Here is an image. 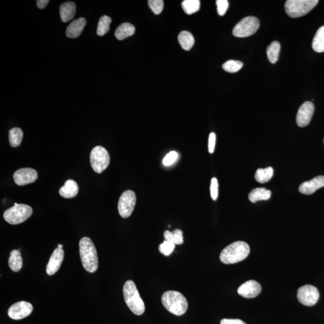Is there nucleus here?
Instances as JSON below:
<instances>
[{"label": "nucleus", "instance_id": "obj_38", "mask_svg": "<svg viewBox=\"0 0 324 324\" xmlns=\"http://www.w3.org/2000/svg\"><path fill=\"white\" fill-rule=\"evenodd\" d=\"M221 324H246L243 321L238 319H224L221 320Z\"/></svg>", "mask_w": 324, "mask_h": 324}, {"label": "nucleus", "instance_id": "obj_41", "mask_svg": "<svg viewBox=\"0 0 324 324\" xmlns=\"http://www.w3.org/2000/svg\"></svg>", "mask_w": 324, "mask_h": 324}, {"label": "nucleus", "instance_id": "obj_21", "mask_svg": "<svg viewBox=\"0 0 324 324\" xmlns=\"http://www.w3.org/2000/svg\"><path fill=\"white\" fill-rule=\"evenodd\" d=\"M271 195L270 190H267L264 187L256 188L251 191L248 195V199L250 202L255 203L257 201L268 200Z\"/></svg>", "mask_w": 324, "mask_h": 324}, {"label": "nucleus", "instance_id": "obj_10", "mask_svg": "<svg viewBox=\"0 0 324 324\" xmlns=\"http://www.w3.org/2000/svg\"><path fill=\"white\" fill-rule=\"evenodd\" d=\"M297 298L300 303L306 306H314L320 298V293L314 286L306 285L298 290Z\"/></svg>", "mask_w": 324, "mask_h": 324}, {"label": "nucleus", "instance_id": "obj_23", "mask_svg": "<svg viewBox=\"0 0 324 324\" xmlns=\"http://www.w3.org/2000/svg\"><path fill=\"white\" fill-rule=\"evenodd\" d=\"M22 259L21 254L18 250H13L11 251L8 265L11 270L14 272H18L22 267Z\"/></svg>", "mask_w": 324, "mask_h": 324}, {"label": "nucleus", "instance_id": "obj_28", "mask_svg": "<svg viewBox=\"0 0 324 324\" xmlns=\"http://www.w3.org/2000/svg\"><path fill=\"white\" fill-rule=\"evenodd\" d=\"M200 5L199 0H184L181 3L184 12L187 14L197 12L200 9Z\"/></svg>", "mask_w": 324, "mask_h": 324}, {"label": "nucleus", "instance_id": "obj_31", "mask_svg": "<svg viewBox=\"0 0 324 324\" xmlns=\"http://www.w3.org/2000/svg\"><path fill=\"white\" fill-rule=\"evenodd\" d=\"M243 63L240 61L230 60L225 62L222 65L223 69L224 71L230 73H236L243 68Z\"/></svg>", "mask_w": 324, "mask_h": 324}, {"label": "nucleus", "instance_id": "obj_33", "mask_svg": "<svg viewBox=\"0 0 324 324\" xmlns=\"http://www.w3.org/2000/svg\"><path fill=\"white\" fill-rule=\"evenodd\" d=\"M148 2L150 8L155 14H161L163 11L164 6L163 0H149Z\"/></svg>", "mask_w": 324, "mask_h": 324}, {"label": "nucleus", "instance_id": "obj_27", "mask_svg": "<svg viewBox=\"0 0 324 324\" xmlns=\"http://www.w3.org/2000/svg\"><path fill=\"white\" fill-rule=\"evenodd\" d=\"M280 45L278 42L274 41L269 45L267 49L268 60L272 64H275L279 59Z\"/></svg>", "mask_w": 324, "mask_h": 324}, {"label": "nucleus", "instance_id": "obj_2", "mask_svg": "<svg viewBox=\"0 0 324 324\" xmlns=\"http://www.w3.org/2000/svg\"><path fill=\"white\" fill-rule=\"evenodd\" d=\"M250 253V247L244 242H236L228 245L220 254L221 261L225 264H233L243 261Z\"/></svg>", "mask_w": 324, "mask_h": 324}, {"label": "nucleus", "instance_id": "obj_13", "mask_svg": "<svg viewBox=\"0 0 324 324\" xmlns=\"http://www.w3.org/2000/svg\"><path fill=\"white\" fill-rule=\"evenodd\" d=\"M38 175L36 170L32 168H22L16 170L13 174V179L18 186H25L33 183L37 180Z\"/></svg>", "mask_w": 324, "mask_h": 324}, {"label": "nucleus", "instance_id": "obj_14", "mask_svg": "<svg viewBox=\"0 0 324 324\" xmlns=\"http://www.w3.org/2000/svg\"><path fill=\"white\" fill-rule=\"evenodd\" d=\"M261 286L255 280H250L243 283L238 289V294L247 299L256 297L261 292Z\"/></svg>", "mask_w": 324, "mask_h": 324}, {"label": "nucleus", "instance_id": "obj_39", "mask_svg": "<svg viewBox=\"0 0 324 324\" xmlns=\"http://www.w3.org/2000/svg\"><path fill=\"white\" fill-rule=\"evenodd\" d=\"M49 2H50L49 0H37L36 1L37 7L40 9H43L48 5Z\"/></svg>", "mask_w": 324, "mask_h": 324}, {"label": "nucleus", "instance_id": "obj_15", "mask_svg": "<svg viewBox=\"0 0 324 324\" xmlns=\"http://www.w3.org/2000/svg\"><path fill=\"white\" fill-rule=\"evenodd\" d=\"M64 256H65V252L63 248L57 247L54 250L46 267V273L48 275L52 276L59 271L62 265Z\"/></svg>", "mask_w": 324, "mask_h": 324}, {"label": "nucleus", "instance_id": "obj_20", "mask_svg": "<svg viewBox=\"0 0 324 324\" xmlns=\"http://www.w3.org/2000/svg\"><path fill=\"white\" fill-rule=\"evenodd\" d=\"M135 33V28L130 23H123L118 27L115 32V36L119 40H124L131 37Z\"/></svg>", "mask_w": 324, "mask_h": 324}, {"label": "nucleus", "instance_id": "obj_36", "mask_svg": "<svg viewBox=\"0 0 324 324\" xmlns=\"http://www.w3.org/2000/svg\"><path fill=\"white\" fill-rule=\"evenodd\" d=\"M178 157V154L177 153L174 151L170 152L164 158L163 164L166 166L171 165L176 161Z\"/></svg>", "mask_w": 324, "mask_h": 324}, {"label": "nucleus", "instance_id": "obj_29", "mask_svg": "<svg viewBox=\"0 0 324 324\" xmlns=\"http://www.w3.org/2000/svg\"><path fill=\"white\" fill-rule=\"evenodd\" d=\"M23 138V132L19 127H14L9 131V142L11 147H17L20 146Z\"/></svg>", "mask_w": 324, "mask_h": 324}, {"label": "nucleus", "instance_id": "obj_40", "mask_svg": "<svg viewBox=\"0 0 324 324\" xmlns=\"http://www.w3.org/2000/svg\"><path fill=\"white\" fill-rule=\"evenodd\" d=\"M63 245L62 244H59L58 245V248H63Z\"/></svg>", "mask_w": 324, "mask_h": 324}, {"label": "nucleus", "instance_id": "obj_25", "mask_svg": "<svg viewBox=\"0 0 324 324\" xmlns=\"http://www.w3.org/2000/svg\"><path fill=\"white\" fill-rule=\"evenodd\" d=\"M163 236L166 241L171 242L175 245L182 244L184 242L183 232L180 230L176 229L172 232L165 231Z\"/></svg>", "mask_w": 324, "mask_h": 324}, {"label": "nucleus", "instance_id": "obj_37", "mask_svg": "<svg viewBox=\"0 0 324 324\" xmlns=\"http://www.w3.org/2000/svg\"><path fill=\"white\" fill-rule=\"evenodd\" d=\"M216 141V134L214 132L211 133L209 135V138H208V152H209L211 154H212V153H214V151H215Z\"/></svg>", "mask_w": 324, "mask_h": 324}, {"label": "nucleus", "instance_id": "obj_24", "mask_svg": "<svg viewBox=\"0 0 324 324\" xmlns=\"http://www.w3.org/2000/svg\"><path fill=\"white\" fill-rule=\"evenodd\" d=\"M312 48L317 53H324V25L321 27L315 34L313 42H312Z\"/></svg>", "mask_w": 324, "mask_h": 324}, {"label": "nucleus", "instance_id": "obj_18", "mask_svg": "<svg viewBox=\"0 0 324 324\" xmlns=\"http://www.w3.org/2000/svg\"><path fill=\"white\" fill-rule=\"evenodd\" d=\"M76 14V5L74 2H66L60 7L61 19L63 22L70 21Z\"/></svg>", "mask_w": 324, "mask_h": 324}, {"label": "nucleus", "instance_id": "obj_17", "mask_svg": "<svg viewBox=\"0 0 324 324\" xmlns=\"http://www.w3.org/2000/svg\"><path fill=\"white\" fill-rule=\"evenodd\" d=\"M86 24L85 18H80L72 22L66 29V34L69 38H77L80 36Z\"/></svg>", "mask_w": 324, "mask_h": 324}, {"label": "nucleus", "instance_id": "obj_22", "mask_svg": "<svg viewBox=\"0 0 324 324\" xmlns=\"http://www.w3.org/2000/svg\"><path fill=\"white\" fill-rule=\"evenodd\" d=\"M179 43L185 51H189L195 44V39L192 33L187 31H181L178 36Z\"/></svg>", "mask_w": 324, "mask_h": 324}, {"label": "nucleus", "instance_id": "obj_11", "mask_svg": "<svg viewBox=\"0 0 324 324\" xmlns=\"http://www.w3.org/2000/svg\"><path fill=\"white\" fill-rule=\"evenodd\" d=\"M33 310V306L31 303L22 301L10 306L8 309V315L11 319L19 320L28 317Z\"/></svg>", "mask_w": 324, "mask_h": 324}, {"label": "nucleus", "instance_id": "obj_35", "mask_svg": "<svg viewBox=\"0 0 324 324\" xmlns=\"http://www.w3.org/2000/svg\"><path fill=\"white\" fill-rule=\"evenodd\" d=\"M217 9L220 16H224L229 7V2L227 0H217Z\"/></svg>", "mask_w": 324, "mask_h": 324}, {"label": "nucleus", "instance_id": "obj_3", "mask_svg": "<svg viewBox=\"0 0 324 324\" xmlns=\"http://www.w3.org/2000/svg\"><path fill=\"white\" fill-rule=\"evenodd\" d=\"M162 303L170 313L181 316L188 308L187 301L183 294L174 291H166L162 297Z\"/></svg>", "mask_w": 324, "mask_h": 324}, {"label": "nucleus", "instance_id": "obj_32", "mask_svg": "<svg viewBox=\"0 0 324 324\" xmlns=\"http://www.w3.org/2000/svg\"><path fill=\"white\" fill-rule=\"evenodd\" d=\"M175 244L169 242L164 241L159 245V250L164 256H169L174 250Z\"/></svg>", "mask_w": 324, "mask_h": 324}, {"label": "nucleus", "instance_id": "obj_12", "mask_svg": "<svg viewBox=\"0 0 324 324\" xmlns=\"http://www.w3.org/2000/svg\"><path fill=\"white\" fill-rule=\"evenodd\" d=\"M315 111V106L311 102H305L300 107L297 112L296 121L297 125L306 127L310 123Z\"/></svg>", "mask_w": 324, "mask_h": 324}, {"label": "nucleus", "instance_id": "obj_8", "mask_svg": "<svg viewBox=\"0 0 324 324\" xmlns=\"http://www.w3.org/2000/svg\"><path fill=\"white\" fill-rule=\"evenodd\" d=\"M110 162L109 155L102 146H97L92 150L90 154V163L95 172L102 173L108 167Z\"/></svg>", "mask_w": 324, "mask_h": 324}, {"label": "nucleus", "instance_id": "obj_7", "mask_svg": "<svg viewBox=\"0 0 324 324\" xmlns=\"http://www.w3.org/2000/svg\"><path fill=\"white\" fill-rule=\"evenodd\" d=\"M259 19L254 16H247L236 25L233 31L237 37H247L253 35L259 28Z\"/></svg>", "mask_w": 324, "mask_h": 324}, {"label": "nucleus", "instance_id": "obj_26", "mask_svg": "<svg viewBox=\"0 0 324 324\" xmlns=\"http://www.w3.org/2000/svg\"><path fill=\"white\" fill-rule=\"evenodd\" d=\"M273 169L271 167L265 169L259 168L256 170L254 178L260 183H267L273 177Z\"/></svg>", "mask_w": 324, "mask_h": 324}, {"label": "nucleus", "instance_id": "obj_1", "mask_svg": "<svg viewBox=\"0 0 324 324\" xmlns=\"http://www.w3.org/2000/svg\"><path fill=\"white\" fill-rule=\"evenodd\" d=\"M80 253L83 267L90 273L99 267L97 253L94 243L88 237H83L80 242Z\"/></svg>", "mask_w": 324, "mask_h": 324}, {"label": "nucleus", "instance_id": "obj_9", "mask_svg": "<svg viewBox=\"0 0 324 324\" xmlns=\"http://www.w3.org/2000/svg\"><path fill=\"white\" fill-rule=\"evenodd\" d=\"M137 201L135 193L134 191L128 190L122 193L118 204V210L120 215L123 218L131 216Z\"/></svg>", "mask_w": 324, "mask_h": 324}, {"label": "nucleus", "instance_id": "obj_6", "mask_svg": "<svg viewBox=\"0 0 324 324\" xmlns=\"http://www.w3.org/2000/svg\"><path fill=\"white\" fill-rule=\"evenodd\" d=\"M32 213L33 209L29 205L14 203V206L5 211L3 217L8 224L18 225L27 221Z\"/></svg>", "mask_w": 324, "mask_h": 324}, {"label": "nucleus", "instance_id": "obj_34", "mask_svg": "<svg viewBox=\"0 0 324 324\" xmlns=\"http://www.w3.org/2000/svg\"><path fill=\"white\" fill-rule=\"evenodd\" d=\"M218 193L219 184L218 179L213 178L212 181H211L210 194L211 197H212L213 201L217 200V199L218 198Z\"/></svg>", "mask_w": 324, "mask_h": 324}, {"label": "nucleus", "instance_id": "obj_16", "mask_svg": "<svg viewBox=\"0 0 324 324\" xmlns=\"http://www.w3.org/2000/svg\"><path fill=\"white\" fill-rule=\"evenodd\" d=\"M324 186V176L320 175L310 181L304 182L299 187L300 193L305 195H311L315 191Z\"/></svg>", "mask_w": 324, "mask_h": 324}, {"label": "nucleus", "instance_id": "obj_5", "mask_svg": "<svg viewBox=\"0 0 324 324\" xmlns=\"http://www.w3.org/2000/svg\"><path fill=\"white\" fill-rule=\"evenodd\" d=\"M318 0H288L285 4L286 13L291 18L306 15L316 6Z\"/></svg>", "mask_w": 324, "mask_h": 324}, {"label": "nucleus", "instance_id": "obj_19", "mask_svg": "<svg viewBox=\"0 0 324 324\" xmlns=\"http://www.w3.org/2000/svg\"><path fill=\"white\" fill-rule=\"evenodd\" d=\"M79 192V187L74 180H69L66 182L65 185L60 188L59 193L62 197L65 198H73L78 195Z\"/></svg>", "mask_w": 324, "mask_h": 324}, {"label": "nucleus", "instance_id": "obj_30", "mask_svg": "<svg viewBox=\"0 0 324 324\" xmlns=\"http://www.w3.org/2000/svg\"><path fill=\"white\" fill-rule=\"evenodd\" d=\"M112 19L108 16L101 17L99 23H98L97 34L99 36H103L108 33L110 30V24Z\"/></svg>", "mask_w": 324, "mask_h": 324}, {"label": "nucleus", "instance_id": "obj_4", "mask_svg": "<svg viewBox=\"0 0 324 324\" xmlns=\"http://www.w3.org/2000/svg\"><path fill=\"white\" fill-rule=\"evenodd\" d=\"M124 299L128 308L133 313L141 315L144 313L146 307L142 300L135 283L132 280H127L123 286Z\"/></svg>", "mask_w": 324, "mask_h": 324}]
</instances>
